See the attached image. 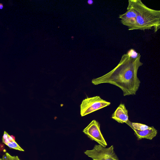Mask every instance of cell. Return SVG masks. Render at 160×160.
<instances>
[{
	"label": "cell",
	"mask_w": 160,
	"mask_h": 160,
	"mask_svg": "<svg viewBox=\"0 0 160 160\" xmlns=\"http://www.w3.org/2000/svg\"><path fill=\"white\" fill-rule=\"evenodd\" d=\"M133 130L138 140L142 138L151 140L156 136L158 133L157 130L153 126L150 127L149 129L143 131Z\"/></svg>",
	"instance_id": "cell-8"
},
{
	"label": "cell",
	"mask_w": 160,
	"mask_h": 160,
	"mask_svg": "<svg viewBox=\"0 0 160 160\" xmlns=\"http://www.w3.org/2000/svg\"><path fill=\"white\" fill-rule=\"evenodd\" d=\"M12 138L14 140H15V137L13 135H10Z\"/></svg>",
	"instance_id": "cell-14"
},
{
	"label": "cell",
	"mask_w": 160,
	"mask_h": 160,
	"mask_svg": "<svg viewBox=\"0 0 160 160\" xmlns=\"http://www.w3.org/2000/svg\"><path fill=\"white\" fill-rule=\"evenodd\" d=\"M110 102L102 99L99 96L87 97L80 105V114L84 116L98 110L109 106Z\"/></svg>",
	"instance_id": "cell-3"
},
{
	"label": "cell",
	"mask_w": 160,
	"mask_h": 160,
	"mask_svg": "<svg viewBox=\"0 0 160 160\" xmlns=\"http://www.w3.org/2000/svg\"><path fill=\"white\" fill-rule=\"evenodd\" d=\"M111 118L120 123L126 124L129 121L128 111L124 103H121L112 114Z\"/></svg>",
	"instance_id": "cell-7"
},
{
	"label": "cell",
	"mask_w": 160,
	"mask_h": 160,
	"mask_svg": "<svg viewBox=\"0 0 160 160\" xmlns=\"http://www.w3.org/2000/svg\"><path fill=\"white\" fill-rule=\"evenodd\" d=\"M2 142L10 148L21 151L24 150L14 140L6 131H4L2 138Z\"/></svg>",
	"instance_id": "cell-9"
},
{
	"label": "cell",
	"mask_w": 160,
	"mask_h": 160,
	"mask_svg": "<svg viewBox=\"0 0 160 160\" xmlns=\"http://www.w3.org/2000/svg\"><path fill=\"white\" fill-rule=\"evenodd\" d=\"M0 160H20L18 157L16 156H12L8 152H6Z\"/></svg>",
	"instance_id": "cell-11"
},
{
	"label": "cell",
	"mask_w": 160,
	"mask_h": 160,
	"mask_svg": "<svg viewBox=\"0 0 160 160\" xmlns=\"http://www.w3.org/2000/svg\"><path fill=\"white\" fill-rule=\"evenodd\" d=\"M141 55L132 56L128 52L123 54L117 65L112 70L100 77L93 78L95 85L109 83L115 85L123 92L124 96L135 95L141 82L138 77L139 68L143 65Z\"/></svg>",
	"instance_id": "cell-1"
},
{
	"label": "cell",
	"mask_w": 160,
	"mask_h": 160,
	"mask_svg": "<svg viewBox=\"0 0 160 160\" xmlns=\"http://www.w3.org/2000/svg\"><path fill=\"white\" fill-rule=\"evenodd\" d=\"M84 153L93 160H119L112 145L106 148L96 144L92 150H87Z\"/></svg>",
	"instance_id": "cell-4"
},
{
	"label": "cell",
	"mask_w": 160,
	"mask_h": 160,
	"mask_svg": "<svg viewBox=\"0 0 160 160\" xmlns=\"http://www.w3.org/2000/svg\"><path fill=\"white\" fill-rule=\"evenodd\" d=\"M132 129L139 131H143L149 129L150 127L145 124L137 122H131L129 121L127 124Z\"/></svg>",
	"instance_id": "cell-10"
},
{
	"label": "cell",
	"mask_w": 160,
	"mask_h": 160,
	"mask_svg": "<svg viewBox=\"0 0 160 160\" xmlns=\"http://www.w3.org/2000/svg\"><path fill=\"white\" fill-rule=\"evenodd\" d=\"M3 8V6L2 3H0V9H2Z\"/></svg>",
	"instance_id": "cell-12"
},
{
	"label": "cell",
	"mask_w": 160,
	"mask_h": 160,
	"mask_svg": "<svg viewBox=\"0 0 160 160\" xmlns=\"http://www.w3.org/2000/svg\"><path fill=\"white\" fill-rule=\"evenodd\" d=\"M136 14L137 29L144 31L152 28L156 32L160 28V11L147 7L141 0H129Z\"/></svg>",
	"instance_id": "cell-2"
},
{
	"label": "cell",
	"mask_w": 160,
	"mask_h": 160,
	"mask_svg": "<svg viewBox=\"0 0 160 160\" xmlns=\"http://www.w3.org/2000/svg\"><path fill=\"white\" fill-rule=\"evenodd\" d=\"M121 23L126 26L129 30H136V14L135 11L129 4L127 11L124 13L119 15Z\"/></svg>",
	"instance_id": "cell-6"
},
{
	"label": "cell",
	"mask_w": 160,
	"mask_h": 160,
	"mask_svg": "<svg viewBox=\"0 0 160 160\" xmlns=\"http://www.w3.org/2000/svg\"><path fill=\"white\" fill-rule=\"evenodd\" d=\"M88 3L89 4H92L93 3V1L92 0H88Z\"/></svg>",
	"instance_id": "cell-13"
},
{
	"label": "cell",
	"mask_w": 160,
	"mask_h": 160,
	"mask_svg": "<svg viewBox=\"0 0 160 160\" xmlns=\"http://www.w3.org/2000/svg\"><path fill=\"white\" fill-rule=\"evenodd\" d=\"M100 126L99 122L93 120L83 130V132L91 140L106 147L107 144L101 133Z\"/></svg>",
	"instance_id": "cell-5"
}]
</instances>
